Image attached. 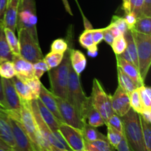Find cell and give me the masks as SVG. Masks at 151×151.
I'll list each match as a JSON object with an SVG mask.
<instances>
[{
  "instance_id": "277c9868",
  "label": "cell",
  "mask_w": 151,
  "mask_h": 151,
  "mask_svg": "<svg viewBox=\"0 0 151 151\" xmlns=\"http://www.w3.org/2000/svg\"><path fill=\"white\" fill-rule=\"evenodd\" d=\"M67 100L76 108L86 121V113L90 103V97L85 94L81 86L79 75L71 66L69 69Z\"/></svg>"
},
{
  "instance_id": "5b68a950",
  "label": "cell",
  "mask_w": 151,
  "mask_h": 151,
  "mask_svg": "<svg viewBox=\"0 0 151 151\" xmlns=\"http://www.w3.org/2000/svg\"><path fill=\"white\" fill-rule=\"evenodd\" d=\"M37 14L35 0H20L18 12L16 29H27L34 38L38 41L37 33Z\"/></svg>"
},
{
  "instance_id": "ab89813d",
  "label": "cell",
  "mask_w": 151,
  "mask_h": 151,
  "mask_svg": "<svg viewBox=\"0 0 151 151\" xmlns=\"http://www.w3.org/2000/svg\"><path fill=\"white\" fill-rule=\"evenodd\" d=\"M33 69H34V75L38 79L43 76L44 73L47 71L50 70L48 66H47V63L44 58L38 60V61L33 63Z\"/></svg>"
},
{
  "instance_id": "4316f807",
  "label": "cell",
  "mask_w": 151,
  "mask_h": 151,
  "mask_svg": "<svg viewBox=\"0 0 151 151\" xmlns=\"http://www.w3.org/2000/svg\"><path fill=\"white\" fill-rule=\"evenodd\" d=\"M13 54L12 53L4 31V25L2 22L0 23V59H7L12 60Z\"/></svg>"
},
{
  "instance_id": "60d3db41",
  "label": "cell",
  "mask_w": 151,
  "mask_h": 151,
  "mask_svg": "<svg viewBox=\"0 0 151 151\" xmlns=\"http://www.w3.org/2000/svg\"><path fill=\"white\" fill-rule=\"evenodd\" d=\"M68 44L63 38H58L55 39L51 44L50 50L52 52L65 53L67 51Z\"/></svg>"
},
{
  "instance_id": "681fc988",
  "label": "cell",
  "mask_w": 151,
  "mask_h": 151,
  "mask_svg": "<svg viewBox=\"0 0 151 151\" xmlns=\"http://www.w3.org/2000/svg\"><path fill=\"white\" fill-rule=\"evenodd\" d=\"M142 15L151 16V0H143Z\"/></svg>"
},
{
  "instance_id": "74e56055",
  "label": "cell",
  "mask_w": 151,
  "mask_h": 151,
  "mask_svg": "<svg viewBox=\"0 0 151 151\" xmlns=\"http://www.w3.org/2000/svg\"><path fill=\"white\" fill-rule=\"evenodd\" d=\"M112 50L115 55H121L126 48V41L123 34L115 37L111 44Z\"/></svg>"
},
{
  "instance_id": "f6af8a7d",
  "label": "cell",
  "mask_w": 151,
  "mask_h": 151,
  "mask_svg": "<svg viewBox=\"0 0 151 151\" xmlns=\"http://www.w3.org/2000/svg\"><path fill=\"white\" fill-rule=\"evenodd\" d=\"M91 32L94 44L98 45L103 40V28H100V29H93V28H91Z\"/></svg>"
},
{
  "instance_id": "8fae6325",
  "label": "cell",
  "mask_w": 151,
  "mask_h": 151,
  "mask_svg": "<svg viewBox=\"0 0 151 151\" xmlns=\"http://www.w3.org/2000/svg\"><path fill=\"white\" fill-rule=\"evenodd\" d=\"M4 91V97L7 106V112L9 116L20 121L22 102L20 97L15 88L11 79L1 78Z\"/></svg>"
},
{
  "instance_id": "603a6c76",
  "label": "cell",
  "mask_w": 151,
  "mask_h": 151,
  "mask_svg": "<svg viewBox=\"0 0 151 151\" xmlns=\"http://www.w3.org/2000/svg\"><path fill=\"white\" fill-rule=\"evenodd\" d=\"M85 119L86 122L87 121V124L94 128H98V127L106 125V122L102 115L91 104V100H90V103L88 106L86 113Z\"/></svg>"
},
{
  "instance_id": "8992f818",
  "label": "cell",
  "mask_w": 151,
  "mask_h": 151,
  "mask_svg": "<svg viewBox=\"0 0 151 151\" xmlns=\"http://www.w3.org/2000/svg\"><path fill=\"white\" fill-rule=\"evenodd\" d=\"M131 32L137 45L139 71L145 81L151 64V35L139 33L134 30Z\"/></svg>"
},
{
  "instance_id": "4fadbf2b",
  "label": "cell",
  "mask_w": 151,
  "mask_h": 151,
  "mask_svg": "<svg viewBox=\"0 0 151 151\" xmlns=\"http://www.w3.org/2000/svg\"><path fill=\"white\" fill-rule=\"evenodd\" d=\"M9 116V115H8ZM11 124L12 132L15 142L13 150L16 151H34L33 145L29 137L25 132L20 121L13 116H9Z\"/></svg>"
},
{
  "instance_id": "3957f363",
  "label": "cell",
  "mask_w": 151,
  "mask_h": 151,
  "mask_svg": "<svg viewBox=\"0 0 151 151\" xmlns=\"http://www.w3.org/2000/svg\"><path fill=\"white\" fill-rule=\"evenodd\" d=\"M121 119L123 124V133L132 151H146L138 114L131 109Z\"/></svg>"
},
{
  "instance_id": "b9f144b4",
  "label": "cell",
  "mask_w": 151,
  "mask_h": 151,
  "mask_svg": "<svg viewBox=\"0 0 151 151\" xmlns=\"http://www.w3.org/2000/svg\"><path fill=\"white\" fill-rule=\"evenodd\" d=\"M106 124L111 125L120 133H123V124H122V119H121L120 116H118L116 114H112L109 118V119L106 121Z\"/></svg>"
},
{
  "instance_id": "ac0fdd59",
  "label": "cell",
  "mask_w": 151,
  "mask_h": 151,
  "mask_svg": "<svg viewBox=\"0 0 151 151\" xmlns=\"http://www.w3.org/2000/svg\"><path fill=\"white\" fill-rule=\"evenodd\" d=\"M19 1L20 0H8L2 22L4 27L9 28L14 32L16 29Z\"/></svg>"
},
{
  "instance_id": "5bb4252c",
  "label": "cell",
  "mask_w": 151,
  "mask_h": 151,
  "mask_svg": "<svg viewBox=\"0 0 151 151\" xmlns=\"http://www.w3.org/2000/svg\"><path fill=\"white\" fill-rule=\"evenodd\" d=\"M111 106L114 114L120 117L126 114L131 109L129 94L124 91L119 86L111 96Z\"/></svg>"
},
{
  "instance_id": "f1b7e54d",
  "label": "cell",
  "mask_w": 151,
  "mask_h": 151,
  "mask_svg": "<svg viewBox=\"0 0 151 151\" xmlns=\"http://www.w3.org/2000/svg\"><path fill=\"white\" fill-rule=\"evenodd\" d=\"M82 133L85 142H91L97 139H107V137L99 132L96 129V128L91 126L87 123H86L84 125Z\"/></svg>"
},
{
  "instance_id": "9f6ffc18",
  "label": "cell",
  "mask_w": 151,
  "mask_h": 151,
  "mask_svg": "<svg viewBox=\"0 0 151 151\" xmlns=\"http://www.w3.org/2000/svg\"><path fill=\"white\" fill-rule=\"evenodd\" d=\"M122 8H123L125 14L131 12V7H130V0H122Z\"/></svg>"
},
{
  "instance_id": "d6a6232c",
  "label": "cell",
  "mask_w": 151,
  "mask_h": 151,
  "mask_svg": "<svg viewBox=\"0 0 151 151\" xmlns=\"http://www.w3.org/2000/svg\"><path fill=\"white\" fill-rule=\"evenodd\" d=\"M21 79L23 80L26 83L27 85L29 86V89H30L31 92H32L33 100H37L38 97H39L41 85H42L41 81H40V79H38L35 76H33L29 78H21Z\"/></svg>"
},
{
  "instance_id": "d4e9b609",
  "label": "cell",
  "mask_w": 151,
  "mask_h": 151,
  "mask_svg": "<svg viewBox=\"0 0 151 151\" xmlns=\"http://www.w3.org/2000/svg\"><path fill=\"white\" fill-rule=\"evenodd\" d=\"M117 78L119 86L128 94H130L134 90L138 88L137 85L132 81V79L128 76L119 66H117Z\"/></svg>"
},
{
  "instance_id": "44dd1931",
  "label": "cell",
  "mask_w": 151,
  "mask_h": 151,
  "mask_svg": "<svg viewBox=\"0 0 151 151\" xmlns=\"http://www.w3.org/2000/svg\"><path fill=\"white\" fill-rule=\"evenodd\" d=\"M37 106H38V111H39L40 115L43 120L45 122V123L48 125L49 128H50L52 131H55L58 130L59 124L60 123L55 116H54L52 113L46 107L44 103L41 101L39 98L36 100Z\"/></svg>"
},
{
  "instance_id": "f546056e",
  "label": "cell",
  "mask_w": 151,
  "mask_h": 151,
  "mask_svg": "<svg viewBox=\"0 0 151 151\" xmlns=\"http://www.w3.org/2000/svg\"><path fill=\"white\" fill-rule=\"evenodd\" d=\"M4 34H5L6 39L9 47L11 50L13 55H20V47H19V38L15 35V32L9 28L4 27Z\"/></svg>"
},
{
  "instance_id": "4dcf8cb0",
  "label": "cell",
  "mask_w": 151,
  "mask_h": 151,
  "mask_svg": "<svg viewBox=\"0 0 151 151\" xmlns=\"http://www.w3.org/2000/svg\"><path fill=\"white\" fill-rule=\"evenodd\" d=\"M140 124H141L142 134L143 142L146 151L151 150V125L143 119L141 115L139 114Z\"/></svg>"
},
{
  "instance_id": "7a4b0ae2",
  "label": "cell",
  "mask_w": 151,
  "mask_h": 151,
  "mask_svg": "<svg viewBox=\"0 0 151 151\" xmlns=\"http://www.w3.org/2000/svg\"><path fill=\"white\" fill-rule=\"evenodd\" d=\"M70 60L69 52L64 53L61 63L56 67L49 70V78L51 85L52 93L56 97L67 100Z\"/></svg>"
},
{
  "instance_id": "52a82bcc",
  "label": "cell",
  "mask_w": 151,
  "mask_h": 151,
  "mask_svg": "<svg viewBox=\"0 0 151 151\" xmlns=\"http://www.w3.org/2000/svg\"><path fill=\"white\" fill-rule=\"evenodd\" d=\"M90 100L91 104L100 112L106 122L114 114L111 106V95L106 93L101 83L96 78L93 81Z\"/></svg>"
},
{
  "instance_id": "f907efd6",
  "label": "cell",
  "mask_w": 151,
  "mask_h": 151,
  "mask_svg": "<svg viewBox=\"0 0 151 151\" xmlns=\"http://www.w3.org/2000/svg\"><path fill=\"white\" fill-rule=\"evenodd\" d=\"M0 106L7 110V106H6L5 100L4 97V91H3V85L1 77L0 76Z\"/></svg>"
},
{
  "instance_id": "ee69618b",
  "label": "cell",
  "mask_w": 151,
  "mask_h": 151,
  "mask_svg": "<svg viewBox=\"0 0 151 151\" xmlns=\"http://www.w3.org/2000/svg\"><path fill=\"white\" fill-rule=\"evenodd\" d=\"M131 12H133L138 16L142 15L143 0H130Z\"/></svg>"
},
{
  "instance_id": "2e32d148",
  "label": "cell",
  "mask_w": 151,
  "mask_h": 151,
  "mask_svg": "<svg viewBox=\"0 0 151 151\" xmlns=\"http://www.w3.org/2000/svg\"><path fill=\"white\" fill-rule=\"evenodd\" d=\"M16 75L19 78H29L34 75L33 63L22 58L20 55H13L12 59Z\"/></svg>"
},
{
  "instance_id": "bcb514c9",
  "label": "cell",
  "mask_w": 151,
  "mask_h": 151,
  "mask_svg": "<svg viewBox=\"0 0 151 151\" xmlns=\"http://www.w3.org/2000/svg\"><path fill=\"white\" fill-rule=\"evenodd\" d=\"M124 19H125V23H126L127 27H128V29L131 30L134 27V25H135L136 22H137V16H136V14L134 13L130 12V13L125 14V16Z\"/></svg>"
},
{
  "instance_id": "836d02e7",
  "label": "cell",
  "mask_w": 151,
  "mask_h": 151,
  "mask_svg": "<svg viewBox=\"0 0 151 151\" xmlns=\"http://www.w3.org/2000/svg\"><path fill=\"white\" fill-rule=\"evenodd\" d=\"M137 90L142 103L143 109H151V88L142 85L138 87Z\"/></svg>"
},
{
  "instance_id": "c3c4849f",
  "label": "cell",
  "mask_w": 151,
  "mask_h": 151,
  "mask_svg": "<svg viewBox=\"0 0 151 151\" xmlns=\"http://www.w3.org/2000/svg\"><path fill=\"white\" fill-rule=\"evenodd\" d=\"M114 39V37L113 34L111 32V30L109 29V27H106L103 28V40L107 43L109 45H111L112 42H113Z\"/></svg>"
},
{
  "instance_id": "e0dca14e",
  "label": "cell",
  "mask_w": 151,
  "mask_h": 151,
  "mask_svg": "<svg viewBox=\"0 0 151 151\" xmlns=\"http://www.w3.org/2000/svg\"><path fill=\"white\" fill-rule=\"evenodd\" d=\"M123 35L125 38V41H126V48L122 54L118 55L122 57L125 60L132 63L139 69L137 45H136L132 32L130 29H127V31Z\"/></svg>"
},
{
  "instance_id": "816d5d0a",
  "label": "cell",
  "mask_w": 151,
  "mask_h": 151,
  "mask_svg": "<svg viewBox=\"0 0 151 151\" xmlns=\"http://www.w3.org/2000/svg\"><path fill=\"white\" fill-rule=\"evenodd\" d=\"M7 2H8V0H0V23L3 22Z\"/></svg>"
},
{
  "instance_id": "9a60e30c",
  "label": "cell",
  "mask_w": 151,
  "mask_h": 151,
  "mask_svg": "<svg viewBox=\"0 0 151 151\" xmlns=\"http://www.w3.org/2000/svg\"><path fill=\"white\" fill-rule=\"evenodd\" d=\"M0 138L13 150L15 142L7 111L0 106Z\"/></svg>"
},
{
  "instance_id": "7bdbcfd3",
  "label": "cell",
  "mask_w": 151,
  "mask_h": 151,
  "mask_svg": "<svg viewBox=\"0 0 151 151\" xmlns=\"http://www.w3.org/2000/svg\"><path fill=\"white\" fill-rule=\"evenodd\" d=\"M111 23L114 24L115 26L119 29V30L120 31L121 33L122 34L125 33L127 31V29H128L126 23H125V19L122 17H120V16H114L113 17H112Z\"/></svg>"
},
{
  "instance_id": "d6986e66",
  "label": "cell",
  "mask_w": 151,
  "mask_h": 151,
  "mask_svg": "<svg viewBox=\"0 0 151 151\" xmlns=\"http://www.w3.org/2000/svg\"><path fill=\"white\" fill-rule=\"evenodd\" d=\"M116 60L117 66H119L128 76H129L132 79V81L137 84V86L139 87L144 85V81L141 78L139 69L135 65L125 60L118 55H116Z\"/></svg>"
},
{
  "instance_id": "e575fe53",
  "label": "cell",
  "mask_w": 151,
  "mask_h": 151,
  "mask_svg": "<svg viewBox=\"0 0 151 151\" xmlns=\"http://www.w3.org/2000/svg\"><path fill=\"white\" fill-rule=\"evenodd\" d=\"M63 57H64V53L50 51V52H49L44 58V60L47 63L49 69H51L58 66L61 63Z\"/></svg>"
},
{
  "instance_id": "6da1fadb",
  "label": "cell",
  "mask_w": 151,
  "mask_h": 151,
  "mask_svg": "<svg viewBox=\"0 0 151 151\" xmlns=\"http://www.w3.org/2000/svg\"><path fill=\"white\" fill-rule=\"evenodd\" d=\"M22 109L20 113V122L25 132L32 142L35 150L52 151L50 145L46 141L40 134L37 127L35 118L31 110L30 101L21 99Z\"/></svg>"
},
{
  "instance_id": "d590c367",
  "label": "cell",
  "mask_w": 151,
  "mask_h": 151,
  "mask_svg": "<svg viewBox=\"0 0 151 151\" xmlns=\"http://www.w3.org/2000/svg\"><path fill=\"white\" fill-rule=\"evenodd\" d=\"M106 125H107V137H106L107 140L112 147L116 148V147L122 139L123 133H120L108 124H106Z\"/></svg>"
},
{
  "instance_id": "ba28073f",
  "label": "cell",
  "mask_w": 151,
  "mask_h": 151,
  "mask_svg": "<svg viewBox=\"0 0 151 151\" xmlns=\"http://www.w3.org/2000/svg\"><path fill=\"white\" fill-rule=\"evenodd\" d=\"M18 34L20 47V55L22 58L32 63L44 58L42 52L40 48L39 41H37L27 29L22 28L18 30Z\"/></svg>"
},
{
  "instance_id": "11a10c76",
  "label": "cell",
  "mask_w": 151,
  "mask_h": 151,
  "mask_svg": "<svg viewBox=\"0 0 151 151\" xmlns=\"http://www.w3.org/2000/svg\"><path fill=\"white\" fill-rule=\"evenodd\" d=\"M88 55L90 57L94 58L97 56V51H98V48H97V45H94L91 47L88 48Z\"/></svg>"
},
{
  "instance_id": "9c48e42d",
  "label": "cell",
  "mask_w": 151,
  "mask_h": 151,
  "mask_svg": "<svg viewBox=\"0 0 151 151\" xmlns=\"http://www.w3.org/2000/svg\"><path fill=\"white\" fill-rule=\"evenodd\" d=\"M30 106L31 110H32V114H33L34 118H35V122H36L37 127L39 131L40 134H41L44 139L50 145V146L52 148V151H68L71 150L70 149L66 147V146L63 145L61 142L58 141L56 139L53 134L52 131L50 130L48 125L45 123L43 119L40 115L39 111H38V106H37L36 100H30Z\"/></svg>"
},
{
  "instance_id": "8d00e7d4",
  "label": "cell",
  "mask_w": 151,
  "mask_h": 151,
  "mask_svg": "<svg viewBox=\"0 0 151 151\" xmlns=\"http://www.w3.org/2000/svg\"><path fill=\"white\" fill-rule=\"evenodd\" d=\"M130 97V103H131V107L134 111L137 114H141L143 111L142 103L141 99H140L139 94L138 90L135 89L129 94Z\"/></svg>"
},
{
  "instance_id": "f35d334b",
  "label": "cell",
  "mask_w": 151,
  "mask_h": 151,
  "mask_svg": "<svg viewBox=\"0 0 151 151\" xmlns=\"http://www.w3.org/2000/svg\"><path fill=\"white\" fill-rule=\"evenodd\" d=\"M91 28H86L85 30L82 32L79 37V43L83 48L88 50L92 46L96 45L93 41L92 35L91 32Z\"/></svg>"
},
{
  "instance_id": "ffe728a7",
  "label": "cell",
  "mask_w": 151,
  "mask_h": 151,
  "mask_svg": "<svg viewBox=\"0 0 151 151\" xmlns=\"http://www.w3.org/2000/svg\"><path fill=\"white\" fill-rule=\"evenodd\" d=\"M38 98L41 100V101L44 103V106L54 114L56 119L60 122H63V119L60 116V111H59L57 101H56L55 96L52 93V91H49L47 88L43 85H41V91Z\"/></svg>"
},
{
  "instance_id": "7dc6e473",
  "label": "cell",
  "mask_w": 151,
  "mask_h": 151,
  "mask_svg": "<svg viewBox=\"0 0 151 151\" xmlns=\"http://www.w3.org/2000/svg\"><path fill=\"white\" fill-rule=\"evenodd\" d=\"M115 150L118 151H132L131 147H130L129 144H128L126 137H125V135L124 134V133L122 134V139H121L120 142H119V144L117 145V146L116 147Z\"/></svg>"
},
{
  "instance_id": "cb8c5ba5",
  "label": "cell",
  "mask_w": 151,
  "mask_h": 151,
  "mask_svg": "<svg viewBox=\"0 0 151 151\" xmlns=\"http://www.w3.org/2000/svg\"><path fill=\"white\" fill-rule=\"evenodd\" d=\"M11 80L13 81V85H14V87L16 88V91H17L18 94H19V96L22 100H28V101L33 100L32 92H31L29 86L27 85V83L23 80L19 78L16 75L13 77Z\"/></svg>"
},
{
  "instance_id": "7c38bea8",
  "label": "cell",
  "mask_w": 151,
  "mask_h": 151,
  "mask_svg": "<svg viewBox=\"0 0 151 151\" xmlns=\"http://www.w3.org/2000/svg\"><path fill=\"white\" fill-rule=\"evenodd\" d=\"M58 131L70 149L73 151L85 150V140L82 131L65 122L59 124Z\"/></svg>"
},
{
  "instance_id": "484cf974",
  "label": "cell",
  "mask_w": 151,
  "mask_h": 151,
  "mask_svg": "<svg viewBox=\"0 0 151 151\" xmlns=\"http://www.w3.org/2000/svg\"><path fill=\"white\" fill-rule=\"evenodd\" d=\"M131 30L139 33L151 35V18L150 16L141 15L137 19L134 27Z\"/></svg>"
},
{
  "instance_id": "6f0895ef",
  "label": "cell",
  "mask_w": 151,
  "mask_h": 151,
  "mask_svg": "<svg viewBox=\"0 0 151 151\" xmlns=\"http://www.w3.org/2000/svg\"><path fill=\"white\" fill-rule=\"evenodd\" d=\"M0 150L1 151H9V150H12L11 148L0 138Z\"/></svg>"
},
{
  "instance_id": "7402d4cb",
  "label": "cell",
  "mask_w": 151,
  "mask_h": 151,
  "mask_svg": "<svg viewBox=\"0 0 151 151\" xmlns=\"http://www.w3.org/2000/svg\"><path fill=\"white\" fill-rule=\"evenodd\" d=\"M71 67L80 76L85 70L87 65V60L85 55L78 50H71L69 52Z\"/></svg>"
},
{
  "instance_id": "db71d44e",
  "label": "cell",
  "mask_w": 151,
  "mask_h": 151,
  "mask_svg": "<svg viewBox=\"0 0 151 151\" xmlns=\"http://www.w3.org/2000/svg\"><path fill=\"white\" fill-rule=\"evenodd\" d=\"M108 27H109V29H110L111 32H112V34H113V35L114 38L115 37L118 36V35H119L120 34H122V33H121L120 31L119 30V29H118V28L116 27L114 24H113L112 23H110V24H109Z\"/></svg>"
},
{
  "instance_id": "30bf717a",
  "label": "cell",
  "mask_w": 151,
  "mask_h": 151,
  "mask_svg": "<svg viewBox=\"0 0 151 151\" xmlns=\"http://www.w3.org/2000/svg\"><path fill=\"white\" fill-rule=\"evenodd\" d=\"M58 106L63 122L82 131L84 125L86 123L76 108L67 100L56 97Z\"/></svg>"
},
{
  "instance_id": "1f68e13d",
  "label": "cell",
  "mask_w": 151,
  "mask_h": 151,
  "mask_svg": "<svg viewBox=\"0 0 151 151\" xmlns=\"http://www.w3.org/2000/svg\"><path fill=\"white\" fill-rule=\"evenodd\" d=\"M16 75L14 65L12 60L0 59V76L3 78L11 79Z\"/></svg>"
},
{
  "instance_id": "f5cc1de1",
  "label": "cell",
  "mask_w": 151,
  "mask_h": 151,
  "mask_svg": "<svg viewBox=\"0 0 151 151\" xmlns=\"http://www.w3.org/2000/svg\"><path fill=\"white\" fill-rule=\"evenodd\" d=\"M139 114L147 123H151V109H143L142 113Z\"/></svg>"
},
{
  "instance_id": "83f0119b",
  "label": "cell",
  "mask_w": 151,
  "mask_h": 151,
  "mask_svg": "<svg viewBox=\"0 0 151 151\" xmlns=\"http://www.w3.org/2000/svg\"><path fill=\"white\" fill-rule=\"evenodd\" d=\"M114 147L111 145L107 139H97L88 142H85V150L86 151H112Z\"/></svg>"
}]
</instances>
